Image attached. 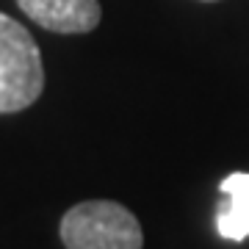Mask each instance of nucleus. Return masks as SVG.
Instances as JSON below:
<instances>
[{
	"label": "nucleus",
	"instance_id": "obj_1",
	"mask_svg": "<svg viewBox=\"0 0 249 249\" xmlns=\"http://www.w3.org/2000/svg\"><path fill=\"white\" fill-rule=\"evenodd\" d=\"M45 91V64L39 45L22 22L0 11V114L34 106Z\"/></svg>",
	"mask_w": 249,
	"mask_h": 249
},
{
	"label": "nucleus",
	"instance_id": "obj_2",
	"mask_svg": "<svg viewBox=\"0 0 249 249\" xmlns=\"http://www.w3.org/2000/svg\"><path fill=\"white\" fill-rule=\"evenodd\" d=\"M61 241L67 249H142V224L124 205L111 199L78 202L61 216Z\"/></svg>",
	"mask_w": 249,
	"mask_h": 249
},
{
	"label": "nucleus",
	"instance_id": "obj_3",
	"mask_svg": "<svg viewBox=\"0 0 249 249\" xmlns=\"http://www.w3.org/2000/svg\"><path fill=\"white\" fill-rule=\"evenodd\" d=\"M36 25L53 34H89L100 25V0H17Z\"/></svg>",
	"mask_w": 249,
	"mask_h": 249
},
{
	"label": "nucleus",
	"instance_id": "obj_4",
	"mask_svg": "<svg viewBox=\"0 0 249 249\" xmlns=\"http://www.w3.org/2000/svg\"><path fill=\"white\" fill-rule=\"evenodd\" d=\"M222 194L227 205L216 211V230L227 241L249 238V175L232 172L222 180Z\"/></svg>",
	"mask_w": 249,
	"mask_h": 249
},
{
	"label": "nucleus",
	"instance_id": "obj_5",
	"mask_svg": "<svg viewBox=\"0 0 249 249\" xmlns=\"http://www.w3.org/2000/svg\"><path fill=\"white\" fill-rule=\"evenodd\" d=\"M208 3H213V0H208Z\"/></svg>",
	"mask_w": 249,
	"mask_h": 249
}]
</instances>
